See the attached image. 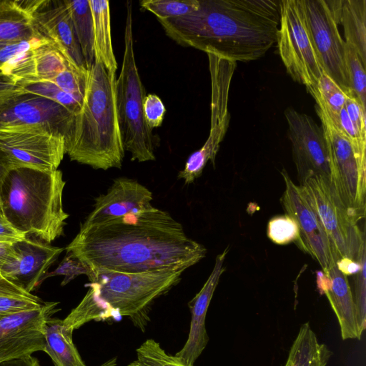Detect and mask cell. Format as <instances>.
<instances>
[{
    "instance_id": "1",
    "label": "cell",
    "mask_w": 366,
    "mask_h": 366,
    "mask_svg": "<svg viewBox=\"0 0 366 366\" xmlns=\"http://www.w3.org/2000/svg\"><path fill=\"white\" fill-rule=\"evenodd\" d=\"M91 272L185 271L207 254L172 215L154 207L93 224H81L65 248Z\"/></svg>"
},
{
    "instance_id": "2",
    "label": "cell",
    "mask_w": 366,
    "mask_h": 366,
    "mask_svg": "<svg viewBox=\"0 0 366 366\" xmlns=\"http://www.w3.org/2000/svg\"><path fill=\"white\" fill-rule=\"evenodd\" d=\"M277 0H199L185 16L158 20L177 44L233 61L259 59L277 42Z\"/></svg>"
},
{
    "instance_id": "3",
    "label": "cell",
    "mask_w": 366,
    "mask_h": 366,
    "mask_svg": "<svg viewBox=\"0 0 366 366\" xmlns=\"http://www.w3.org/2000/svg\"><path fill=\"white\" fill-rule=\"evenodd\" d=\"M183 272H91L87 292L63 322L74 330L92 321L113 322L125 317L144 332L152 305L180 282Z\"/></svg>"
},
{
    "instance_id": "4",
    "label": "cell",
    "mask_w": 366,
    "mask_h": 366,
    "mask_svg": "<svg viewBox=\"0 0 366 366\" xmlns=\"http://www.w3.org/2000/svg\"><path fill=\"white\" fill-rule=\"evenodd\" d=\"M116 73L98 60L88 70L86 87L79 112L65 140L72 161L96 169L121 168L124 149L115 101Z\"/></svg>"
},
{
    "instance_id": "5",
    "label": "cell",
    "mask_w": 366,
    "mask_h": 366,
    "mask_svg": "<svg viewBox=\"0 0 366 366\" xmlns=\"http://www.w3.org/2000/svg\"><path fill=\"white\" fill-rule=\"evenodd\" d=\"M65 184L59 169H10L1 188V212L19 231L50 244L63 234L69 217L62 201Z\"/></svg>"
},
{
    "instance_id": "6",
    "label": "cell",
    "mask_w": 366,
    "mask_h": 366,
    "mask_svg": "<svg viewBox=\"0 0 366 366\" xmlns=\"http://www.w3.org/2000/svg\"><path fill=\"white\" fill-rule=\"evenodd\" d=\"M126 8L122 64L115 81L116 108L124 150L130 152L132 161L144 162L155 159L159 138L144 117L146 90L135 59L131 1L127 2Z\"/></svg>"
},
{
    "instance_id": "7",
    "label": "cell",
    "mask_w": 366,
    "mask_h": 366,
    "mask_svg": "<svg viewBox=\"0 0 366 366\" xmlns=\"http://www.w3.org/2000/svg\"><path fill=\"white\" fill-rule=\"evenodd\" d=\"M277 43L287 74L306 89L315 87L324 69L307 24L302 0L280 1Z\"/></svg>"
},
{
    "instance_id": "8",
    "label": "cell",
    "mask_w": 366,
    "mask_h": 366,
    "mask_svg": "<svg viewBox=\"0 0 366 366\" xmlns=\"http://www.w3.org/2000/svg\"><path fill=\"white\" fill-rule=\"evenodd\" d=\"M327 144L330 184L338 198L357 221L365 217L366 166L357 159L347 136L327 112L315 106Z\"/></svg>"
},
{
    "instance_id": "9",
    "label": "cell",
    "mask_w": 366,
    "mask_h": 366,
    "mask_svg": "<svg viewBox=\"0 0 366 366\" xmlns=\"http://www.w3.org/2000/svg\"><path fill=\"white\" fill-rule=\"evenodd\" d=\"M299 187L323 227L335 262L342 258L357 261L365 242V232L344 207L330 182L316 176L306 179Z\"/></svg>"
},
{
    "instance_id": "10",
    "label": "cell",
    "mask_w": 366,
    "mask_h": 366,
    "mask_svg": "<svg viewBox=\"0 0 366 366\" xmlns=\"http://www.w3.org/2000/svg\"><path fill=\"white\" fill-rule=\"evenodd\" d=\"M211 76V124L207 139L204 145L187 159L178 178L189 184L199 177L207 163L214 165L216 155L229 127V91L237 62L217 55L207 54Z\"/></svg>"
},
{
    "instance_id": "11",
    "label": "cell",
    "mask_w": 366,
    "mask_h": 366,
    "mask_svg": "<svg viewBox=\"0 0 366 366\" xmlns=\"http://www.w3.org/2000/svg\"><path fill=\"white\" fill-rule=\"evenodd\" d=\"M0 148L11 169L56 170L66 154L64 137L41 125L1 127Z\"/></svg>"
},
{
    "instance_id": "12",
    "label": "cell",
    "mask_w": 366,
    "mask_h": 366,
    "mask_svg": "<svg viewBox=\"0 0 366 366\" xmlns=\"http://www.w3.org/2000/svg\"><path fill=\"white\" fill-rule=\"evenodd\" d=\"M307 24L324 71L345 91H350L345 41L338 26L342 0H302Z\"/></svg>"
},
{
    "instance_id": "13",
    "label": "cell",
    "mask_w": 366,
    "mask_h": 366,
    "mask_svg": "<svg viewBox=\"0 0 366 366\" xmlns=\"http://www.w3.org/2000/svg\"><path fill=\"white\" fill-rule=\"evenodd\" d=\"M285 117L300 184L316 176L330 182L327 144L322 127L310 116L293 108L286 109Z\"/></svg>"
},
{
    "instance_id": "14",
    "label": "cell",
    "mask_w": 366,
    "mask_h": 366,
    "mask_svg": "<svg viewBox=\"0 0 366 366\" xmlns=\"http://www.w3.org/2000/svg\"><path fill=\"white\" fill-rule=\"evenodd\" d=\"M58 304L44 302L39 307L0 318V362L44 352L45 325L59 310Z\"/></svg>"
},
{
    "instance_id": "15",
    "label": "cell",
    "mask_w": 366,
    "mask_h": 366,
    "mask_svg": "<svg viewBox=\"0 0 366 366\" xmlns=\"http://www.w3.org/2000/svg\"><path fill=\"white\" fill-rule=\"evenodd\" d=\"M281 174L285 184L281 202L286 214L295 218L298 224L300 232L298 247L316 259L325 273L336 264L328 237L300 187L291 180L285 169Z\"/></svg>"
},
{
    "instance_id": "16",
    "label": "cell",
    "mask_w": 366,
    "mask_h": 366,
    "mask_svg": "<svg viewBox=\"0 0 366 366\" xmlns=\"http://www.w3.org/2000/svg\"><path fill=\"white\" fill-rule=\"evenodd\" d=\"M75 114L61 104L44 97L23 92L0 104V127L41 125L70 135Z\"/></svg>"
},
{
    "instance_id": "17",
    "label": "cell",
    "mask_w": 366,
    "mask_h": 366,
    "mask_svg": "<svg viewBox=\"0 0 366 366\" xmlns=\"http://www.w3.org/2000/svg\"><path fill=\"white\" fill-rule=\"evenodd\" d=\"M64 249L26 237L14 244L13 254L2 267L1 274L31 293Z\"/></svg>"
},
{
    "instance_id": "18",
    "label": "cell",
    "mask_w": 366,
    "mask_h": 366,
    "mask_svg": "<svg viewBox=\"0 0 366 366\" xmlns=\"http://www.w3.org/2000/svg\"><path fill=\"white\" fill-rule=\"evenodd\" d=\"M152 192L137 180L120 177L106 194L95 198L92 211L82 223L93 225L153 207Z\"/></svg>"
},
{
    "instance_id": "19",
    "label": "cell",
    "mask_w": 366,
    "mask_h": 366,
    "mask_svg": "<svg viewBox=\"0 0 366 366\" xmlns=\"http://www.w3.org/2000/svg\"><path fill=\"white\" fill-rule=\"evenodd\" d=\"M228 251L227 247L217 256L214 268L208 279L200 291L188 302L191 312L188 338L175 356L189 366L194 365L209 342L205 327L206 315L220 277L225 270L224 262Z\"/></svg>"
},
{
    "instance_id": "20",
    "label": "cell",
    "mask_w": 366,
    "mask_h": 366,
    "mask_svg": "<svg viewBox=\"0 0 366 366\" xmlns=\"http://www.w3.org/2000/svg\"><path fill=\"white\" fill-rule=\"evenodd\" d=\"M46 1L34 14L35 29L72 63L81 69L88 70L65 1H54L55 5L49 6L46 10Z\"/></svg>"
},
{
    "instance_id": "21",
    "label": "cell",
    "mask_w": 366,
    "mask_h": 366,
    "mask_svg": "<svg viewBox=\"0 0 366 366\" xmlns=\"http://www.w3.org/2000/svg\"><path fill=\"white\" fill-rule=\"evenodd\" d=\"M88 70L69 66L48 79H30L21 84L24 92L53 100L77 114L82 105Z\"/></svg>"
},
{
    "instance_id": "22",
    "label": "cell",
    "mask_w": 366,
    "mask_h": 366,
    "mask_svg": "<svg viewBox=\"0 0 366 366\" xmlns=\"http://www.w3.org/2000/svg\"><path fill=\"white\" fill-rule=\"evenodd\" d=\"M317 286L325 294L339 322L342 340L358 339L353 294L347 276L336 266L317 272Z\"/></svg>"
},
{
    "instance_id": "23",
    "label": "cell",
    "mask_w": 366,
    "mask_h": 366,
    "mask_svg": "<svg viewBox=\"0 0 366 366\" xmlns=\"http://www.w3.org/2000/svg\"><path fill=\"white\" fill-rule=\"evenodd\" d=\"M74 330L67 328L63 320H48L44 329L45 350L54 366H86L74 344Z\"/></svg>"
},
{
    "instance_id": "24",
    "label": "cell",
    "mask_w": 366,
    "mask_h": 366,
    "mask_svg": "<svg viewBox=\"0 0 366 366\" xmlns=\"http://www.w3.org/2000/svg\"><path fill=\"white\" fill-rule=\"evenodd\" d=\"M93 22L94 51L95 59L108 71L116 73L117 63L114 54L109 1L89 0Z\"/></svg>"
},
{
    "instance_id": "25",
    "label": "cell",
    "mask_w": 366,
    "mask_h": 366,
    "mask_svg": "<svg viewBox=\"0 0 366 366\" xmlns=\"http://www.w3.org/2000/svg\"><path fill=\"white\" fill-rule=\"evenodd\" d=\"M40 35L34 24V16L19 1H0V43L9 44Z\"/></svg>"
},
{
    "instance_id": "26",
    "label": "cell",
    "mask_w": 366,
    "mask_h": 366,
    "mask_svg": "<svg viewBox=\"0 0 366 366\" xmlns=\"http://www.w3.org/2000/svg\"><path fill=\"white\" fill-rule=\"evenodd\" d=\"M332 351L319 342L310 323L301 325L285 366H326Z\"/></svg>"
},
{
    "instance_id": "27",
    "label": "cell",
    "mask_w": 366,
    "mask_h": 366,
    "mask_svg": "<svg viewBox=\"0 0 366 366\" xmlns=\"http://www.w3.org/2000/svg\"><path fill=\"white\" fill-rule=\"evenodd\" d=\"M340 24L345 42L356 50L366 67V0H342Z\"/></svg>"
},
{
    "instance_id": "28",
    "label": "cell",
    "mask_w": 366,
    "mask_h": 366,
    "mask_svg": "<svg viewBox=\"0 0 366 366\" xmlns=\"http://www.w3.org/2000/svg\"><path fill=\"white\" fill-rule=\"evenodd\" d=\"M64 1L69 10L77 41L89 70L95 59L93 22L89 0Z\"/></svg>"
},
{
    "instance_id": "29",
    "label": "cell",
    "mask_w": 366,
    "mask_h": 366,
    "mask_svg": "<svg viewBox=\"0 0 366 366\" xmlns=\"http://www.w3.org/2000/svg\"><path fill=\"white\" fill-rule=\"evenodd\" d=\"M307 92L329 115L332 122L338 121L341 109L345 107L347 94L335 81L325 71L315 87L307 88Z\"/></svg>"
},
{
    "instance_id": "30",
    "label": "cell",
    "mask_w": 366,
    "mask_h": 366,
    "mask_svg": "<svg viewBox=\"0 0 366 366\" xmlns=\"http://www.w3.org/2000/svg\"><path fill=\"white\" fill-rule=\"evenodd\" d=\"M136 353V360L128 366H189L175 355L167 353L153 339L144 341L137 349Z\"/></svg>"
},
{
    "instance_id": "31",
    "label": "cell",
    "mask_w": 366,
    "mask_h": 366,
    "mask_svg": "<svg viewBox=\"0 0 366 366\" xmlns=\"http://www.w3.org/2000/svg\"><path fill=\"white\" fill-rule=\"evenodd\" d=\"M345 59L350 89L366 109V67L363 66L356 50L346 42Z\"/></svg>"
},
{
    "instance_id": "32",
    "label": "cell",
    "mask_w": 366,
    "mask_h": 366,
    "mask_svg": "<svg viewBox=\"0 0 366 366\" xmlns=\"http://www.w3.org/2000/svg\"><path fill=\"white\" fill-rule=\"evenodd\" d=\"M140 6L155 15L157 20L178 18L196 10L199 0H144Z\"/></svg>"
},
{
    "instance_id": "33",
    "label": "cell",
    "mask_w": 366,
    "mask_h": 366,
    "mask_svg": "<svg viewBox=\"0 0 366 366\" xmlns=\"http://www.w3.org/2000/svg\"><path fill=\"white\" fill-rule=\"evenodd\" d=\"M267 236L277 244H287L300 242V228L297 221L292 217L285 214L272 218L267 224Z\"/></svg>"
},
{
    "instance_id": "34",
    "label": "cell",
    "mask_w": 366,
    "mask_h": 366,
    "mask_svg": "<svg viewBox=\"0 0 366 366\" xmlns=\"http://www.w3.org/2000/svg\"><path fill=\"white\" fill-rule=\"evenodd\" d=\"M357 258L360 262V268L355 275V295L352 296L360 340L366 328L365 242L362 244Z\"/></svg>"
},
{
    "instance_id": "35",
    "label": "cell",
    "mask_w": 366,
    "mask_h": 366,
    "mask_svg": "<svg viewBox=\"0 0 366 366\" xmlns=\"http://www.w3.org/2000/svg\"><path fill=\"white\" fill-rule=\"evenodd\" d=\"M91 273L90 269L73 254L66 252V255L60 262L58 267L50 273H47L43 278L44 280L49 277L64 275V278L61 285H65L80 274H86L87 277Z\"/></svg>"
},
{
    "instance_id": "36",
    "label": "cell",
    "mask_w": 366,
    "mask_h": 366,
    "mask_svg": "<svg viewBox=\"0 0 366 366\" xmlns=\"http://www.w3.org/2000/svg\"><path fill=\"white\" fill-rule=\"evenodd\" d=\"M44 302L39 297L0 295V318L20 311L41 307Z\"/></svg>"
},
{
    "instance_id": "37",
    "label": "cell",
    "mask_w": 366,
    "mask_h": 366,
    "mask_svg": "<svg viewBox=\"0 0 366 366\" xmlns=\"http://www.w3.org/2000/svg\"><path fill=\"white\" fill-rule=\"evenodd\" d=\"M166 109L161 99L156 94L146 95L143 102V113L147 126L153 129L162 125Z\"/></svg>"
},
{
    "instance_id": "38",
    "label": "cell",
    "mask_w": 366,
    "mask_h": 366,
    "mask_svg": "<svg viewBox=\"0 0 366 366\" xmlns=\"http://www.w3.org/2000/svg\"><path fill=\"white\" fill-rule=\"evenodd\" d=\"M345 109L354 127L362 137L366 138V109L352 92L347 94Z\"/></svg>"
},
{
    "instance_id": "39",
    "label": "cell",
    "mask_w": 366,
    "mask_h": 366,
    "mask_svg": "<svg viewBox=\"0 0 366 366\" xmlns=\"http://www.w3.org/2000/svg\"><path fill=\"white\" fill-rule=\"evenodd\" d=\"M27 236L16 229L0 212V242L14 244L24 240Z\"/></svg>"
},
{
    "instance_id": "40",
    "label": "cell",
    "mask_w": 366,
    "mask_h": 366,
    "mask_svg": "<svg viewBox=\"0 0 366 366\" xmlns=\"http://www.w3.org/2000/svg\"><path fill=\"white\" fill-rule=\"evenodd\" d=\"M23 92L21 86L11 77L0 71V104Z\"/></svg>"
},
{
    "instance_id": "41",
    "label": "cell",
    "mask_w": 366,
    "mask_h": 366,
    "mask_svg": "<svg viewBox=\"0 0 366 366\" xmlns=\"http://www.w3.org/2000/svg\"><path fill=\"white\" fill-rule=\"evenodd\" d=\"M0 295L34 297L36 295L27 292L22 286L4 277H0Z\"/></svg>"
},
{
    "instance_id": "42",
    "label": "cell",
    "mask_w": 366,
    "mask_h": 366,
    "mask_svg": "<svg viewBox=\"0 0 366 366\" xmlns=\"http://www.w3.org/2000/svg\"><path fill=\"white\" fill-rule=\"evenodd\" d=\"M338 269L346 276L357 274L360 268V262L358 258L357 261L342 258L336 262Z\"/></svg>"
},
{
    "instance_id": "43",
    "label": "cell",
    "mask_w": 366,
    "mask_h": 366,
    "mask_svg": "<svg viewBox=\"0 0 366 366\" xmlns=\"http://www.w3.org/2000/svg\"><path fill=\"white\" fill-rule=\"evenodd\" d=\"M0 366H40V365L36 357L26 355L0 362Z\"/></svg>"
},
{
    "instance_id": "44",
    "label": "cell",
    "mask_w": 366,
    "mask_h": 366,
    "mask_svg": "<svg viewBox=\"0 0 366 366\" xmlns=\"http://www.w3.org/2000/svg\"><path fill=\"white\" fill-rule=\"evenodd\" d=\"M14 252V244L9 242H0V277H4L1 274L2 267L11 256Z\"/></svg>"
},
{
    "instance_id": "45",
    "label": "cell",
    "mask_w": 366,
    "mask_h": 366,
    "mask_svg": "<svg viewBox=\"0 0 366 366\" xmlns=\"http://www.w3.org/2000/svg\"><path fill=\"white\" fill-rule=\"evenodd\" d=\"M10 169L11 167L8 159L0 148V192L4 178Z\"/></svg>"
},
{
    "instance_id": "46",
    "label": "cell",
    "mask_w": 366,
    "mask_h": 366,
    "mask_svg": "<svg viewBox=\"0 0 366 366\" xmlns=\"http://www.w3.org/2000/svg\"><path fill=\"white\" fill-rule=\"evenodd\" d=\"M117 357H114L106 361L105 362L100 365L99 366H117Z\"/></svg>"
},
{
    "instance_id": "47",
    "label": "cell",
    "mask_w": 366,
    "mask_h": 366,
    "mask_svg": "<svg viewBox=\"0 0 366 366\" xmlns=\"http://www.w3.org/2000/svg\"><path fill=\"white\" fill-rule=\"evenodd\" d=\"M5 45H6V44L0 43V49H1L2 46H5Z\"/></svg>"
},
{
    "instance_id": "48",
    "label": "cell",
    "mask_w": 366,
    "mask_h": 366,
    "mask_svg": "<svg viewBox=\"0 0 366 366\" xmlns=\"http://www.w3.org/2000/svg\"><path fill=\"white\" fill-rule=\"evenodd\" d=\"M0 212H1V209H0Z\"/></svg>"
}]
</instances>
